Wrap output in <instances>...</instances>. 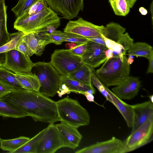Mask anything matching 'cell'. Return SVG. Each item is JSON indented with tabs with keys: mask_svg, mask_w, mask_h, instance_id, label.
<instances>
[{
	"mask_svg": "<svg viewBox=\"0 0 153 153\" xmlns=\"http://www.w3.org/2000/svg\"><path fill=\"white\" fill-rule=\"evenodd\" d=\"M1 99L20 109L36 122L51 124L60 121L56 102L39 92L22 88Z\"/></svg>",
	"mask_w": 153,
	"mask_h": 153,
	"instance_id": "cell-1",
	"label": "cell"
},
{
	"mask_svg": "<svg viewBox=\"0 0 153 153\" xmlns=\"http://www.w3.org/2000/svg\"><path fill=\"white\" fill-rule=\"evenodd\" d=\"M127 60L125 55L107 59L101 67L95 71V74L106 86H117L129 76L130 67Z\"/></svg>",
	"mask_w": 153,
	"mask_h": 153,
	"instance_id": "cell-2",
	"label": "cell"
},
{
	"mask_svg": "<svg viewBox=\"0 0 153 153\" xmlns=\"http://www.w3.org/2000/svg\"><path fill=\"white\" fill-rule=\"evenodd\" d=\"M56 104L60 121L77 128L89 124V113L78 101L66 97Z\"/></svg>",
	"mask_w": 153,
	"mask_h": 153,
	"instance_id": "cell-3",
	"label": "cell"
},
{
	"mask_svg": "<svg viewBox=\"0 0 153 153\" xmlns=\"http://www.w3.org/2000/svg\"><path fill=\"white\" fill-rule=\"evenodd\" d=\"M60 18L50 7L43 11L25 18L18 17L14 29L25 34L35 33L50 25L60 23Z\"/></svg>",
	"mask_w": 153,
	"mask_h": 153,
	"instance_id": "cell-4",
	"label": "cell"
},
{
	"mask_svg": "<svg viewBox=\"0 0 153 153\" xmlns=\"http://www.w3.org/2000/svg\"><path fill=\"white\" fill-rule=\"evenodd\" d=\"M31 72L39 79L41 85L39 92L48 97H53L57 93L61 75L50 62L34 63Z\"/></svg>",
	"mask_w": 153,
	"mask_h": 153,
	"instance_id": "cell-5",
	"label": "cell"
},
{
	"mask_svg": "<svg viewBox=\"0 0 153 153\" xmlns=\"http://www.w3.org/2000/svg\"><path fill=\"white\" fill-rule=\"evenodd\" d=\"M50 62L61 76L70 75L84 63L81 57L65 49L55 50Z\"/></svg>",
	"mask_w": 153,
	"mask_h": 153,
	"instance_id": "cell-6",
	"label": "cell"
},
{
	"mask_svg": "<svg viewBox=\"0 0 153 153\" xmlns=\"http://www.w3.org/2000/svg\"><path fill=\"white\" fill-rule=\"evenodd\" d=\"M153 117L132 132L123 141L122 153L134 151L153 140Z\"/></svg>",
	"mask_w": 153,
	"mask_h": 153,
	"instance_id": "cell-7",
	"label": "cell"
},
{
	"mask_svg": "<svg viewBox=\"0 0 153 153\" xmlns=\"http://www.w3.org/2000/svg\"><path fill=\"white\" fill-rule=\"evenodd\" d=\"M34 63L27 55L14 49L5 53V61L4 67L17 74L30 73Z\"/></svg>",
	"mask_w": 153,
	"mask_h": 153,
	"instance_id": "cell-8",
	"label": "cell"
},
{
	"mask_svg": "<svg viewBox=\"0 0 153 153\" xmlns=\"http://www.w3.org/2000/svg\"><path fill=\"white\" fill-rule=\"evenodd\" d=\"M104 26L98 25L83 19L70 20L64 29V33L76 34L86 38L102 36Z\"/></svg>",
	"mask_w": 153,
	"mask_h": 153,
	"instance_id": "cell-9",
	"label": "cell"
},
{
	"mask_svg": "<svg viewBox=\"0 0 153 153\" xmlns=\"http://www.w3.org/2000/svg\"><path fill=\"white\" fill-rule=\"evenodd\" d=\"M48 5L63 18L70 20L76 17L84 8V0H46Z\"/></svg>",
	"mask_w": 153,
	"mask_h": 153,
	"instance_id": "cell-10",
	"label": "cell"
},
{
	"mask_svg": "<svg viewBox=\"0 0 153 153\" xmlns=\"http://www.w3.org/2000/svg\"><path fill=\"white\" fill-rule=\"evenodd\" d=\"M108 49L105 46L88 40L85 51L81 57L84 63L94 68L106 60L104 51Z\"/></svg>",
	"mask_w": 153,
	"mask_h": 153,
	"instance_id": "cell-11",
	"label": "cell"
},
{
	"mask_svg": "<svg viewBox=\"0 0 153 153\" xmlns=\"http://www.w3.org/2000/svg\"><path fill=\"white\" fill-rule=\"evenodd\" d=\"M41 139L37 153H53L63 147L56 125L49 124Z\"/></svg>",
	"mask_w": 153,
	"mask_h": 153,
	"instance_id": "cell-12",
	"label": "cell"
},
{
	"mask_svg": "<svg viewBox=\"0 0 153 153\" xmlns=\"http://www.w3.org/2000/svg\"><path fill=\"white\" fill-rule=\"evenodd\" d=\"M56 126L63 147H68L74 149L79 146L82 136L78 131V128L62 122Z\"/></svg>",
	"mask_w": 153,
	"mask_h": 153,
	"instance_id": "cell-13",
	"label": "cell"
},
{
	"mask_svg": "<svg viewBox=\"0 0 153 153\" xmlns=\"http://www.w3.org/2000/svg\"><path fill=\"white\" fill-rule=\"evenodd\" d=\"M123 142L114 137L97 143L75 152L76 153H122Z\"/></svg>",
	"mask_w": 153,
	"mask_h": 153,
	"instance_id": "cell-14",
	"label": "cell"
},
{
	"mask_svg": "<svg viewBox=\"0 0 153 153\" xmlns=\"http://www.w3.org/2000/svg\"><path fill=\"white\" fill-rule=\"evenodd\" d=\"M141 86V82L138 77L129 76L112 90L120 99L130 100L137 95Z\"/></svg>",
	"mask_w": 153,
	"mask_h": 153,
	"instance_id": "cell-15",
	"label": "cell"
},
{
	"mask_svg": "<svg viewBox=\"0 0 153 153\" xmlns=\"http://www.w3.org/2000/svg\"><path fill=\"white\" fill-rule=\"evenodd\" d=\"M22 38L27 45L30 51V56L33 54L41 56L45 46L52 43L49 34L35 32L25 34Z\"/></svg>",
	"mask_w": 153,
	"mask_h": 153,
	"instance_id": "cell-16",
	"label": "cell"
},
{
	"mask_svg": "<svg viewBox=\"0 0 153 153\" xmlns=\"http://www.w3.org/2000/svg\"><path fill=\"white\" fill-rule=\"evenodd\" d=\"M153 103L149 100L132 105L134 113V118L131 132L134 131L153 117Z\"/></svg>",
	"mask_w": 153,
	"mask_h": 153,
	"instance_id": "cell-17",
	"label": "cell"
},
{
	"mask_svg": "<svg viewBox=\"0 0 153 153\" xmlns=\"http://www.w3.org/2000/svg\"><path fill=\"white\" fill-rule=\"evenodd\" d=\"M107 90L110 95L111 103L117 108L125 120L128 126L133 127L134 113L132 105H129L117 97L107 87Z\"/></svg>",
	"mask_w": 153,
	"mask_h": 153,
	"instance_id": "cell-18",
	"label": "cell"
},
{
	"mask_svg": "<svg viewBox=\"0 0 153 153\" xmlns=\"http://www.w3.org/2000/svg\"><path fill=\"white\" fill-rule=\"evenodd\" d=\"M64 84L69 91L83 94L89 90H95L92 84L85 83L78 81L69 75L61 76L59 84Z\"/></svg>",
	"mask_w": 153,
	"mask_h": 153,
	"instance_id": "cell-19",
	"label": "cell"
},
{
	"mask_svg": "<svg viewBox=\"0 0 153 153\" xmlns=\"http://www.w3.org/2000/svg\"><path fill=\"white\" fill-rule=\"evenodd\" d=\"M16 74V78L22 88L29 91L39 92L41 86L37 77L31 72L24 74Z\"/></svg>",
	"mask_w": 153,
	"mask_h": 153,
	"instance_id": "cell-20",
	"label": "cell"
},
{
	"mask_svg": "<svg viewBox=\"0 0 153 153\" xmlns=\"http://www.w3.org/2000/svg\"><path fill=\"white\" fill-rule=\"evenodd\" d=\"M0 83L13 91L22 88L19 82L16 74L3 67H0Z\"/></svg>",
	"mask_w": 153,
	"mask_h": 153,
	"instance_id": "cell-21",
	"label": "cell"
},
{
	"mask_svg": "<svg viewBox=\"0 0 153 153\" xmlns=\"http://www.w3.org/2000/svg\"><path fill=\"white\" fill-rule=\"evenodd\" d=\"M7 8L4 1L0 6V47L10 41V33L8 32L7 25Z\"/></svg>",
	"mask_w": 153,
	"mask_h": 153,
	"instance_id": "cell-22",
	"label": "cell"
},
{
	"mask_svg": "<svg viewBox=\"0 0 153 153\" xmlns=\"http://www.w3.org/2000/svg\"><path fill=\"white\" fill-rule=\"evenodd\" d=\"M0 116L20 118L25 117L27 115L20 109L0 99Z\"/></svg>",
	"mask_w": 153,
	"mask_h": 153,
	"instance_id": "cell-23",
	"label": "cell"
},
{
	"mask_svg": "<svg viewBox=\"0 0 153 153\" xmlns=\"http://www.w3.org/2000/svg\"><path fill=\"white\" fill-rule=\"evenodd\" d=\"M25 33L22 32L10 33V41L0 47V67L4 66L5 61V53L15 49L20 39Z\"/></svg>",
	"mask_w": 153,
	"mask_h": 153,
	"instance_id": "cell-24",
	"label": "cell"
},
{
	"mask_svg": "<svg viewBox=\"0 0 153 153\" xmlns=\"http://www.w3.org/2000/svg\"><path fill=\"white\" fill-rule=\"evenodd\" d=\"M46 129L40 131L13 153H37L39 145Z\"/></svg>",
	"mask_w": 153,
	"mask_h": 153,
	"instance_id": "cell-25",
	"label": "cell"
},
{
	"mask_svg": "<svg viewBox=\"0 0 153 153\" xmlns=\"http://www.w3.org/2000/svg\"><path fill=\"white\" fill-rule=\"evenodd\" d=\"M128 54L137 57H143L149 59L153 55V49L152 46L145 42L134 43L128 50Z\"/></svg>",
	"mask_w": 153,
	"mask_h": 153,
	"instance_id": "cell-26",
	"label": "cell"
},
{
	"mask_svg": "<svg viewBox=\"0 0 153 153\" xmlns=\"http://www.w3.org/2000/svg\"><path fill=\"white\" fill-rule=\"evenodd\" d=\"M125 31V28L118 23L112 22L104 26L102 35L106 38L117 42Z\"/></svg>",
	"mask_w": 153,
	"mask_h": 153,
	"instance_id": "cell-27",
	"label": "cell"
},
{
	"mask_svg": "<svg viewBox=\"0 0 153 153\" xmlns=\"http://www.w3.org/2000/svg\"><path fill=\"white\" fill-rule=\"evenodd\" d=\"M30 138L28 137L21 136L19 137L9 140L0 139V148L8 152L13 153L27 142Z\"/></svg>",
	"mask_w": 153,
	"mask_h": 153,
	"instance_id": "cell-28",
	"label": "cell"
},
{
	"mask_svg": "<svg viewBox=\"0 0 153 153\" xmlns=\"http://www.w3.org/2000/svg\"><path fill=\"white\" fill-rule=\"evenodd\" d=\"M94 70L84 63L69 76L78 81L92 84L91 74Z\"/></svg>",
	"mask_w": 153,
	"mask_h": 153,
	"instance_id": "cell-29",
	"label": "cell"
},
{
	"mask_svg": "<svg viewBox=\"0 0 153 153\" xmlns=\"http://www.w3.org/2000/svg\"><path fill=\"white\" fill-rule=\"evenodd\" d=\"M115 15L125 16L129 13L130 8L127 0H108Z\"/></svg>",
	"mask_w": 153,
	"mask_h": 153,
	"instance_id": "cell-30",
	"label": "cell"
},
{
	"mask_svg": "<svg viewBox=\"0 0 153 153\" xmlns=\"http://www.w3.org/2000/svg\"><path fill=\"white\" fill-rule=\"evenodd\" d=\"M46 0H38L18 17L25 18L40 13L48 6Z\"/></svg>",
	"mask_w": 153,
	"mask_h": 153,
	"instance_id": "cell-31",
	"label": "cell"
},
{
	"mask_svg": "<svg viewBox=\"0 0 153 153\" xmlns=\"http://www.w3.org/2000/svg\"><path fill=\"white\" fill-rule=\"evenodd\" d=\"M38 0H19L16 5L11 10L17 18L22 15L24 12Z\"/></svg>",
	"mask_w": 153,
	"mask_h": 153,
	"instance_id": "cell-32",
	"label": "cell"
},
{
	"mask_svg": "<svg viewBox=\"0 0 153 153\" xmlns=\"http://www.w3.org/2000/svg\"><path fill=\"white\" fill-rule=\"evenodd\" d=\"M102 36L105 42L106 46L108 49L113 51V57H119L125 55L126 51L122 46L117 42L105 37L102 34Z\"/></svg>",
	"mask_w": 153,
	"mask_h": 153,
	"instance_id": "cell-33",
	"label": "cell"
},
{
	"mask_svg": "<svg viewBox=\"0 0 153 153\" xmlns=\"http://www.w3.org/2000/svg\"><path fill=\"white\" fill-rule=\"evenodd\" d=\"M94 70L93 71L91 77V82L92 85L98 89L99 91L106 98V100L111 102L110 95L107 90V86L101 82L96 76Z\"/></svg>",
	"mask_w": 153,
	"mask_h": 153,
	"instance_id": "cell-34",
	"label": "cell"
},
{
	"mask_svg": "<svg viewBox=\"0 0 153 153\" xmlns=\"http://www.w3.org/2000/svg\"><path fill=\"white\" fill-rule=\"evenodd\" d=\"M88 41L87 38L72 33H65L63 42H68L76 44L86 43Z\"/></svg>",
	"mask_w": 153,
	"mask_h": 153,
	"instance_id": "cell-35",
	"label": "cell"
},
{
	"mask_svg": "<svg viewBox=\"0 0 153 153\" xmlns=\"http://www.w3.org/2000/svg\"><path fill=\"white\" fill-rule=\"evenodd\" d=\"M117 43L121 45L124 50L126 52L134 44V40L127 32L124 33L118 40Z\"/></svg>",
	"mask_w": 153,
	"mask_h": 153,
	"instance_id": "cell-36",
	"label": "cell"
},
{
	"mask_svg": "<svg viewBox=\"0 0 153 153\" xmlns=\"http://www.w3.org/2000/svg\"><path fill=\"white\" fill-rule=\"evenodd\" d=\"M49 35L52 43L60 45L63 42L65 33L61 31L56 30L49 34Z\"/></svg>",
	"mask_w": 153,
	"mask_h": 153,
	"instance_id": "cell-37",
	"label": "cell"
},
{
	"mask_svg": "<svg viewBox=\"0 0 153 153\" xmlns=\"http://www.w3.org/2000/svg\"><path fill=\"white\" fill-rule=\"evenodd\" d=\"M15 49L25 55L30 56V52L29 48L26 43L22 39V37L19 41Z\"/></svg>",
	"mask_w": 153,
	"mask_h": 153,
	"instance_id": "cell-38",
	"label": "cell"
},
{
	"mask_svg": "<svg viewBox=\"0 0 153 153\" xmlns=\"http://www.w3.org/2000/svg\"><path fill=\"white\" fill-rule=\"evenodd\" d=\"M76 44V46L70 50L75 55L81 57L85 51L86 43Z\"/></svg>",
	"mask_w": 153,
	"mask_h": 153,
	"instance_id": "cell-39",
	"label": "cell"
},
{
	"mask_svg": "<svg viewBox=\"0 0 153 153\" xmlns=\"http://www.w3.org/2000/svg\"><path fill=\"white\" fill-rule=\"evenodd\" d=\"M60 25V23L50 25L36 32L45 33L50 34L56 30V29Z\"/></svg>",
	"mask_w": 153,
	"mask_h": 153,
	"instance_id": "cell-40",
	"label": "cell"
},
{
	"mask_svg": "<svg viewBox=\"0 0 153 153\" xmlns=\"http://www.w3.org/2000/svg\"><path fill=\"white\" fill-rule=\"evenodd\" d=\"M12 91L10 88L0 83V99H1Z\"/></svg>",
	"mask_w": 153,
	"mask_h": 153,
	"instance_id": "cell-41",
	"label": "cell"
},
{
	"mask_svg": "<svg viewBox=\"0 0 153 153\" xmlns=\"http://www.w3.org/2000/svg\"><path fill=\"white\" fill-rule=\"evenodd\" d=\"M87 38L88 40L106 46L105 42L102 36H101L88 38Z\"/></svg>",
	"mask_w": 153,
	"mask_h": 153,
	"instance_id": "cell-42",
	"label": "cell"
},
{
	"mask_svg": "<svg viewBox=\"0 0 153 153\" xmlns=\"http://www.w3.org/2000/svg\"><path fill=\"white\" fill-rule=\"evenodd\" d=\"M149 61V64L146 73H153V55L148 59Z\"/></svg>",
	"mask_w": 153,
	"mask_h": 153,
	"instance_id": "cell-43",
	"label": "cell"
},
{
	"mask_svg": "<svg viewBox=\"0 0 153 153\" xmlns=\"http://www.w3.org/2000/svg\"><path fill=\"white\" fill-rule=\"evenodd\" d=\"M105 55L107 59H111L113 57V51L110 49H108L104 51Z\"/></svg>",
	"mask_w": 153,
	"mask_h": 153,
	"instance_id": "cell-44",
	"label": "cell"
},
{
	"mask_svg": "<svg viewBox=\"0 0 153 153\" xmlns=\"http://www.w3.org/2000/svg\"><path fill=\"white\" fill-rule=\"evenodd\" d=\"M84 95L86 97L87 100L90 102H94V96L93 94H85Z\"/></svg>",
	"mask_w": 153,
	"mask_h": 153,
	"instance_id": "cell-45",
	"label": "cell"
},
{
	"mask_svg": "<svg viewBox=\"0 0 153 153\" xmlns=\"http://www.w3.org/2000/svg\"><path fill=\"white\" fill-rule=\"evenodd\" d=\"M128 58L127 62L129 65H131L132 63L134 61V56L128 54Z\"/></svg>",
	"mask_w": 153,
	"mask_h": 153,
	"instance_id": "cell-46",
	"label": "cell"
},
{
	"mask_svg": "<svg viewBox=\"0 0 153 153\" xmlns=\"http://www.w3.org/2000/svg\"><path fill=\"white\" fill-rule=\"evenodd\" d=\"M139 11L142 15H145L147 13V10L143 7H141L139 9Z\"/></svg>",
	"mask_w": 153,
	"mask_h": 153,
	"instance_id": "cell-47",
	"label": "cell"
},
{
	"mask_svg": "<svg viewBox=\"0 0 153 153\" xmlns=\"http://www.w3.org/2000/svg\"><path fill=\"white\" fill-rule=\"evenodd\" d=\"M137 0H127L130 8H132Z\"/></svg>",
	"mask_w": 153,
	"mask_h": 153,
	"instance_id": "cell-48",
	"label": "cell"
},
{
	"mask_svg": "<svg viewBox=\"0 0 153 153\" xmlns=\"http://www.w3.org/2000/svg\"><path fill=\"white\" fill-rule=\"evenodd\" d=\"M153 95H151L149 96V98L150 100L153 103Z\"/></svg>",
	"mask_w": 153,
	"mask_h": 153,
	"instance_id": "cell-49",
	"label": "cell"
},
{
	"mask_svg": "<svg viewBox=\"0 0 153 153\" xmlns=\"http://www.w3.org/2000/svg\"><path fill=\"white\" fill-rule=\"evenodd\" d=\"M5 0H0V4H1V2L4 1Z\"/></svg>",
	"mask_w": 153,
	"mask_h": 153,
	"instance_id": "cell-50",
	"label": "cell"
},
{
	"mask_svg": "<svg viewBox=\"0 0 153 153\" xmlns=\"http://www.w3.org/2000/svg\"><path fill=\"white\" fill-rule=\"evenodd\" d=\"M0 139H1V138H0Z\"/></svg>",
	"mask_w": 153,
	"mask_h": 153,
	"instance_id": "cell-51",
	"label": "cell"
}]
</instances>
